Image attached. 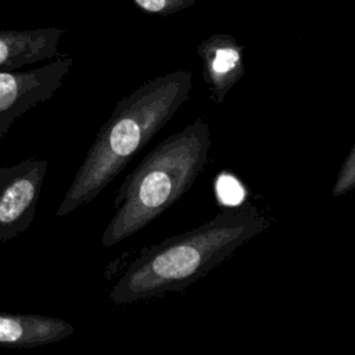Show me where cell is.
<instances>
[{"label":"cell","mask_w":355,"mask_h":355,"mask_svg":"<svg viewBox=\"0 0 355 355\" xmlns=\"http://www.w3.org/2000/svg\"><path fill=\"white\" fill-rule=\"evenodd\" d=\"M47 159L26 158L0 168V243L29 229L44 182Z\"/></svg>","instance_id":"cell-4"},{"label":"cell","mask_w":355,"mask_h":355,"mask_svg":"<svg viewBox=\"0 0 355 355\" xmlns=\"http://www.w3.org/2000/svg\"><path fill=\"white\" fill-rule=\"evenodd\" d=\"M197 54L209 96L216 104H222L244 75V47L232 35L214 33L197 44Z\"/></svg>","instance_id":"cell-6"},{"label":"cell","mask_w":355,"mask_h":355,"mask_svg":"<svg viewBox=\"0 0 355 355\" xmlns=\"http://www.w3.org/2000/svg\"><path fill=\"white\" fill-rule=\"evenodd\" d=\"M133 1L141 11L147 14L166 17L191 7L196 0H133Z\"/></svg>","instance_id":"cell-9"},{"label":"cell","mask_w":355,"mask_h":355,"mask_svg":"<svg viewBox=\"0 0 355 355\" xmlns=\"http://www.w3.org/2000/svg\"><path fill=\"white\" fill-rule=\"evenodd\" d=\"M216 193L220 201L226 205H239L244 197L241 184L233 176L227 175L219 176L216 182Z\"/></svg>","instance_id":"cell-11"},{"label":"cell","mask_w":355,"mask_h":355,"mask_svg":"<svg viewBox=\"0 0 355 355\" xmlns=\"http://www.w3.org/2000/svg\"><path fill=\"white\" fill-rule=\"evenodd\" d=\"M268 226L257 207L232 205L189 232L144 248L111 287L108 298L126 305L182 291Z\"/></svg>","instance_id":"cell-1"},{"label":"cell","mask_w":355,"mask_h":355,"mask_svg":"<svg viewBox=\"0 0 355 355\" xmlns=\"http://www.w3.org/2000/svg\"><path fill=\"white\" fill-rule=\"evenodd\" d=\"M191 90V72L155 76L116 101L75 173L55 216L93 201L172 119Z\"/></svg>","instance_id":"cell-2"},{"label":"cell","mask_w":355,"mask_h":355,"mask_svg":"<svg viewBox=\"0 0 355 355\" xmlns=\"http://www.w3.org/2000/svg\"><path fill=\"white\" fill-rule=\"evenodd\" d=\"M60 28L0 31V72L18 71L58 55Z\"/></svg>","instance_id":"cell-7"},{"label":"cell","mask_w":355,"mask_h":355,"mask_svg":"<svg viewBox=\"0 0 355 355\" xmlns=\"http://www.w3.org/2000/svg\"><path fill=\"white\" fill-rule=\"evenodd\" d=\"M209 150L211 129L202 118L158 143L121 183L101 244L112 247L168 211L191 189Z\"/></svg>","instance_id":"cell-3"},{"label":"cell","mask_w":355,"mask_h":355,"mask_svg":"<svg viewBox=\"0 0 355 355\" xmlns=\"http://www.w3.org/2000/svg\"><path fill=\"white\" fill-rule=\"evenodd\" d=\"M355 186V144L351 146L348 155L345 157L338 173L337 179L333 184L331 194L334 197L344 196L349 190H352Z\"/></svg>","instance_id":"cell-10"},{"label":"cell","mask_w":355,"mask_h":355,"mask_svg":"<svg viewBox=\"0 0 355 355\" xmlns=\"http://www.w3.org/2000/svg\"><path fill=\"white\" fill-rule=\"evenodd\" d=\"M75 327L58 318L0 312V348H35L69 337Z\"/></svg>","instance_id":"cell-8"},{"label":"cell","mask_w":355,"mask_h":355,"mask_svg":"<svg viewBox=\"0 0 355 355\" xmlns=\"http://www.w3.org/2000/svg\"><path fill=\"white\" fill-rule=\"evenodd\" d=\"M72 64V57L61 55L29 71L0 72V140L21 115L54 96Z\"/></svg>","instance_id":"cell-5"}]
</instances>
